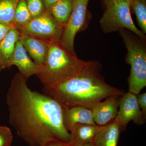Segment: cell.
I'll use <instances>...</instances> for the list:
<instances>
[{"label":"cell","mask_w":146,"mask_h":146,"mask_svg":"<svg viewBox=\"0 0 146 146\" xmlns=\"http://www.w3.org/2000/svg\"><path fill=\"white\" fill-rule=\"evenodd\" d=\"M20 33L16 28L10 30L5 37L0 42V68L1 70L11 67V61L16 42Z\"/></svg>","instance_id":"cell-14"},{"label":"cell","mask_w":146,"mask_h":146,"mask_svg":"<svg viewBox=\"0 0 146 146\" xmlns=\"http://www.w3.org/2000/svg\"><path fill=\"white\" fill-rule=\"evenodd\" d=\"M26 1L32 18L41 16L46 11L43 0H26Z\"/></svg>","instance_id":"cell-20"},{"label":"cell","mask_w":146,"mask_h":146,"mask_svg":"<svg viewBox=\"0 0 146 146\" xmlns=\"http://www.w3.org/2000/svg\"><path fill=\"white\" fill-rule=\"evenodd\" d=\"M104 2H105V3H106V2L107 1H108V0H104Z\"/></svg>","instance_id":"cell-28"},{"label":"cell","mask_w":146,"mask_h":146,"mask_svg":"<svg viewBox=\"0 0 146 146\" xmlns=\"http://www.w3.org/2000/svg\"><path fill=\"white\" fill-rule=\"evenodd\" d=\"M19 0H0V23L16 28L14 14Z\"/></svg>","instance_id":"cell-17"},{"label":"cell","mask_w":146,"mask_h":146,"mask_svg":"<svg viewBox=\"0 0 146 146\" xmlns=\"http://www.w3.org/2000/svg\"><path fill=\"white\" fill-rule=\"evenodd\" d=\"M127 50L126 61L131 66L128 79L129 92L136 95L146 86V49L145 41L138 39L127 29L119 31Z\"/></svg>","instance_id":"cell-4"},{"label":"cell","mask_w":146,"mask_h":146,"mask_svg":"<svg viewBox=\"0 0 146 146\" xmlns=\"http://www.w3.org/2000/svg\"><path fill=\"white\" fill-rule=\"evenodd\" d=\"M61 0H43L46 10H48L50 7L56 3Z\"/></svg>","instance_id":"cell-25"},{"label":"cell","mask_w":146,"mask_h":146,"mask_svg":"<svg viewBox=\"0 0 146 146\" xmlns=\"http://www.w3.org/2000/svg\"><path fill=\"white\" fill-rule=\"evenodd\" d=\"M120 97L111 96L104 102H100L92 109L93 117L96 124L99 126L106 125L114 121L117 117Z\"/></svg>","instance_id":"cell-9"},{"label":"cell","mask_w":146,"mask_h":146,"mask_svg":"<svg viewBox=\"0 0 146 146\" xmlns=\"http://www.w3.org/2000/svg\"><path fill=\"white\" fill-rule=\"evenodd\" d=\"M73 55L60 40L49 42L48 50L44 63L39 66L35 75L44 87L57 85L75 76L85 63Z\"/></svg>","instance_id":"cell-3"},{"label":"cell","mask_w":146,"mask_h":146,"mask_svg":"<svg viewBox=\"0 0 146 146\" xmlns=\"http://www.w3.org/2000/svg\"><path fill=\"white\" fill-rule=\"evenodd\" d=\"M83 146H97L95 145V143H87L85 144Z\"/></svg>","instance_id":"cell-27"},{"label":"cell","mask_w":146,"mask_h":146,"mask_svg":"<svg viewBox=\"0 0 146 146\" xmlns=\"http://www.w3.org/2000/svg\"><path fill=\"white\" fill-rule=\"evenodd\" d=\"M137 99L142 112L146 116V93L138 94L137 95Z\"/></svg>","instance_id":"cell-22"},{"label":"cell","mask_w":146,"mask_h":146,"mask_svg":"<svg viewBox=\"0 0 146 146\" xmlns=\"http://www.w3.org/2000/svg\"><path fill=\"white\" fill-rule=\"evenodd\" d=\"M106 9L100 21L104 33L129 30L145 41V33L138 29L133 23L131 16L130 3L127 1L108 2L106 3Z\"/></svg>","instance_id":"cell-5"},{"label":"cell","mask_w":146,"mask_h":146,"mask_svg":"<svg viewBox=\"0 0 146 146\" xmlns=\"http://www.w3.org/2000/svg\"><path fill=\"white\" fill-rule=\"evenodd\" d=\"M19 33L28 35L48 42L60 40L64 27L51 15L49 11L32 18L23 25H16Z\"/></svg>","instance_id":"cell-6"},{"label":"cell","mask_w":146,"mask_h":146,"mask_svg":"<svg viewBox=\"0 0 146 146\" xmlns=\"http://www.w3.org/2000/svg\"><path fill=\"white\" fill-rule=\"evenodd\" d=\"M27 81L17 73L7 94L9 122L17 134L31 146H44L55 140L70 143L62 106L52 97L32 91Z\"/></svg>","instance_id":"cell-1"},{"label":"cell","mask_w":146,"mask_h":146,"mask_svg":"<svg viewBox=\"0 0 146 146\" xmlns=\"http://www.w3.org/2000/svg\"><path fill=\"white\" fill-rule=\"evenodd\" d=\"M1 68H0V71H1Z\"/></svg>","instance_id":"cell-30"},{"label":"cell","mask_w":146,"mask_h":146,"mask_svg":"<svg viewBox=\"0 0 146 146\" xmlns=\"http://www.w3.org/2000/svg\"><path fill=\"white\" fill-rule=\"evenodd\" d=\"M22 43L27 52L39 66L44 63L48 50L49 42H45L28 35L20 33Z\"/></svg>","instance_id":"cell-11"},{"label":"cell","mask_w":146,"mask_h":146,"mask_svg":"<svg viewBox=\"0 0 146 146\" xmlns=\"http://www.w3.org/2000/svg\"><path fill=\"white\" fill-rule=\"evenodd\" d=\"M63 107V106H62ZM63 122L68 131L73 125L78 123L96 125L93 117L92 110L83 107H63Z\"/></svg>","instance_id":"cell-12"},{"label":"cell","mask_w":146,"mask_h":146,"mask_svg":"<svg viewBox=\"0 0 146 146\" xmlns=\"http://www.w3.org/2000/svg\"><path fill=\"white\" fill-rule=\"evenodd\" d=\"M44 146H73L70 143H65L57 140L48 142Z\"/></svg>","instance_id":"cell-24"},{"label":"cell","mask_w":146,"mask_h":146,"mask_svg":"<svg viewBox=\"0 0 146 146\" xmlns=\"http://www.w3.org/2000/svg\"><path fill=\"white\" fill-rule=\"evenodd\" d=\"M119 109L115 121L125 130L128 123L131 121L138 125L145 123L146 116L141 110L137 99V95L127 92L120 97Z\"/></svg>","instance_id":"cell-8"},{"label":"cell","mask_w":146,"mask_h":146,"mask_svg":"<svg viewBox=\"0 0 146 146\" xmlns=\"http://www.w3.org/2000/svg\"><path fill=\"white\" fill-rule=\"evenodd\" d=\"M122 131L121 126L114 120L106 125L100 126L94 143L97 146H117Z\"/></svg>","instance_id":"cell-15"},{"label":"cell","mask_w":146,"mask_h":146,"mask_svg":"<svg viewBox=\"0 0 146 146\" xmlns=\"http://www.w3.org/2000/svg\"><path fill=\"white\" fill-rule=\"evenodd\" d=\"M100 126L87 124L78 123L70 129V141L73 146H83L89 143H94Z\"/></svg>","instance_id":"cell-13"},{"label":"cell","mask_w":146,"mask_h":146,"mask_svg":"<svg viewBox=\"0 0 146 146\" xmlns=\"http://www.w3.org/2000/svg\"><path fill=\"white\" fill-rule=\"evenodd\" d=\"M12 28H13L0 23V42L5 37Z\"/></svg>","instance_id":"cell-23"},{"label":"cell","mask_w":146,"mask_h":146,"mask_svg":"<svg viewBox=\"0 0 146 146\" xmlns=\"http://www.w3.org/2000/svg\"><path fill=\"white\" fill-rule=\"evenodd\" d=\"M102 69L99 61H85L75 76L57 85L44 87L43 91L63 107L83 106L92 110L104 99L111 96H121L125 93L106 82Z\"/></svg>","instance_id":"cell-2"},{"label":"cell","mask_w":146,"mask_h":146,"mask_svg":"<svg viewBox=\"0 0 146 146\" xmlns=\"http://www.w3.org/2000/svg\"><path fill=\"white\" fill-rule=\"evenodd\" d=\"M32 19L27 6L26 0H19L14 14L15 25H23Z\"/></svg>","instance_id":"cell-19"},{"label":"cell","mask_w":146,"mask_h":146,"mask_svg":"<svg viewBox=\"0 0 146 146\" xmlns=\"http://www.w3.org/2000/svg\"><path fill=\"white\" fill-rule=\"evenodd\" d=\"M74 5V0H61L52 6L48 11L65 27L70 20Z\"/></svg>","instance_id":"cell-16"},{"label":"cell","mask_w":146,"mask_h":146,"mask_svg":"<svg viewBox=\"0 0 146 146\" xmlns=\"http://www.w3.org/2000/svg\"><path fill=\"white\" fill-rule=\"evenodd\" d=\"M12 140L13 135L10 129L0 126V146H11Z\"/></svg>","instance_id":"cell-21"},{"label":"cell","mask_w":146,"mask_h":146,"mask_svg":"<svg viewBox=\"0 0 146 146\" xmlns=\"http://www.w3.org/2000/svg\"><path fill=\"white\" fill-rule=\"evenodd\" d=\"M11 65H16L19 69V73L27 80L31 76L36 74L39 70V65L33 61L27 54L20 35L16 42Z\"/></svg>","instance_id":"cell-10"},{"label":"cell","mask_w":146,"mask_h":146,"mask_svg":"<svg viewBox=\"0 0 146 146\" xmlns=\"http://www.w3.org/2000/svg\"><path fill=\"white\" fill-rule=\"evenodd\" d=\"M89 0H74V7L68 23L64 27L60 41L62 44L74 56L75 37L78 33L86 29L89 23L88 5Z\"/></svg>","instance_id":"cell-7"},{"label":"cell","mask_w":146,"mask_h":146,"mask_svg":"<svg viewBox=\"0 0 146 146\" xmlns=\"http://www.w3.org/2000/svg\"><path fill=\"white\" fill-rule=\"evenodd\" d=\"M132 7L136 14L137 21L142 31L146 33V5L145 1L140 0H131Z\"/></svg>","instance_id":"cell-18"},{"label":"cell","mask_w":146,"mask_h":146,"mask_svg":"<svg viewBox=\"0 0 146 146\" xmlns=\"http://www.w3.org/2000/svg\"><path fill=\"white\" fill-rule=\"evenodd\" d=\"M131 0H108L107 2L105 3L108 2H122V1H127L128 2L130 3H131Z\"/></svg>","instance_id":"cell-26"},{"label":"cell","mask_w":146,"mask_h":146,"mask_svg":"<svg viewBox=\"0 0 146 146\" xmlns=\"http://www.w3.org/2000/svg\"><path fill=\"white\" fill-rule=\"evenodd\" d=\"M140 1H146V0H140Z\"/></svg>","instance_id":"cell-29"}]
</instances>
